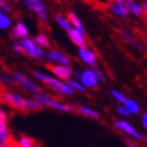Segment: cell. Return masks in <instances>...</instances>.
I'll return each mask as SVG.
<instances>
[{
  "mask_svg": "<svg viewBox=\"0 0 147 147\" xmlns=\"http://www.w3.org/2000/svg\"><path fill=\"white\" fill-rule=\"evenodd\" d=\"M34 76L36 78H38V79H40L41 81H43L46 85L49 86V88L54 89V90L60 92V94H63V95H71L74 92L71 87H69V86L64 84V83L60 82L58 80L53 79L51 77H47L45 75H42V74H39V73H34Z\"/></svg>",
  "mask_w": 147,
  "mask_h": 147,
  "instance_id": "1",
  "label": "cell"
},
{
  "mask_svg": "<svg viewBox=\"0 0 147 147\" xmlns=\"http://www.w3.org/2000/svg\"><path fill=\"white\" fill-rule=\"evenodd\" d=\"M46 68L54 73L57 77H59L60 79L63 80H68L71 76V68L69 66H65V65H54L51 63H47L45 65Z\"/></svg>",
  "mask_w": 147,
  "mask_h": 147,
  "instance_id": "2",
  "label": "cell"
},
{
  "mask_svg": "<svg viewBox=\"0 0 147 147\" xmlns=\"http://www.w3.org/2000/svg\"><path fill=\"white\" fill-rule=\"evenodd\" d=\"M35 97H36V99L40 102V103H41V104L43 103V104H46L47 106H51V107L57 108V109H60V110H64V111H74V110H75L74 106L60 104V103H58L57 101H55V100H52V99L47 98V97H45V96L36 95Z\"/></svg>",
  "mask_w": 147,
  "mask_h": 147,
  "instance_id": "3",
  "label": "cell"
},
{
  "mask_svg": "<svg viewBox=\"0 0 147 147\" xmlns=\"http://www.w3.org/2000/svg\"><path fill=\"white\" fill-rule=\"evenodd\" d=\"M22 46L24 49L32 56V57H36V58H41L42 57V52L41 49H38L35 44V42L32 39H23L22 40Z\"/></svg>",
  "mask_w": 147,
  "mask_h": 147,
  "instance_id": "4",
  "label": "cell"
},
{
  "mask_svg": "<svg viewBox=\"0 0 147 147\" xmlns=\"http://www.w3.org/2000/svg\"><path fill=\"white\" fill-rule=\"evenodd\" d=\"M30 6V9L32 11H34L37 15L39 16L42 21H45L46 20V15H45V9H44V5L41 1H36V0H30L26 2Z\"/></svg>",
  "mask_w": 147,
  "mask_h": 147,
  "instance_id": "5",
  "label": "cell"
},
{
  "mask_svg": "<svg viewBox=\"0 0 147 147\" xmlns=\"http://www.w3.org/2000/svg\"><path fill=\"white\" fill-rule=\"evenodd\" d=\"M67 33L71 40L76 45L79 46L81 49H86V44H85V41H84V38H83V35L79 31L71 28L69 31H67Z\"/></svg>",
  "mask_w": 147,
  "mask_h": 147,
  "instance_id": "6",
  "label": "cell"
},
{
  "mask_svg": "<svg viewBox=\"0 0 147 147\" xmlns=\"http://www.w3.org/2000/svg\"><path fill=\"white\" fill-rule=\"evenodd\" d=\"M81 81L83 82V84L87 87H92L95 86L98 82V78L96 76L94 71H85L84 73L81 75Z\"/></svg>",
  "mask_w": 147,
  "mask_h": 147,
  "instance_id": "7",
  "label": "cell"
},
{
  "mask_svg": "<svg viewBox=\"0 0 147 147\" xmlns=\"http://www.w3.org/2000/svg\"><path fill=\"white\" fill-rule=\"evenodd\" d=\"M14 77H15V79L17 80L19 83H21L24 87L28 88L30 90H32V92H41V90H40V88H38L35 84H33V83H32L31 81L26 78V77L22 76L21 74H15V75H14Z\"/></svg>",
  "mask_w": 147,
  "mask_h": 147,
  "instance_id": "8",
  "label": "cell"
},
{
  "mask_svg": "<svg viewBox=\"0 0 147 147\" xmlns=\"http://www.w3.org/2000/svg\"><path fill=\"white\" fill-rule=\"evenodd\" d=\"M116 126L118 128L122 129V130H124L125 132L129 134V135H131L132 137H135L136 139H141V136L136 131L135 129H134V127H132L130 124H128V123L125 122V121H117Z\"/></svg>",
  "mask_w": 147,
  "mask_h": 147,
  "instance_id": "9",
  "label": "cell"
},
{
  "mask_svg": "<svg viewBox=\"0 0 147 147\" xmlns=\"http://www.w3.org/2000/svg\"><path fill=\"white\" fill-rule=\"evenodd\" d=\"M47 59L49 60H52V61H55V62H59V63H62V64H68L69 63V59L64 56L63 54L59 52H55V51H53V52H49L47 55H46Z\"/></svg>",
  "mask_w": 147,
  "mask_h": 147,
  "instance_id": "10",
  "label": "cell"
},
{
  "mask_svg": "<svg viewBox=\"0 0 147 147\" xmlns=\"http://www.w3.org/2000/svg\"><path fill=\"white\" fill-rule=\"evenodd\" d=\"M80 57H81V59H82L85 63H87V64L94 65L96 63V56L94 55L92 52H89V51L80 49Z\"/></svg>",
  "mask_w": 147,
  "mask_h": 147,
  "instance_id": "11",
  "label": "cell"
},
{
  "mask_svg": "<svg viewBox=\"0 0 147 147\" xmlns=\"http://www.w3.org/2000/svg\"><path fill=\"white\" fill-rule=\"evenodd\" d=\"M124 4H125V6L127 7V9H128L129 12H132L136 15L141 16L144 14L142 6L137 4L136 2H132V1H124Z\"/></svg>",
  "mask_w": 147,
  "mask_h": 147,
  "instance_id": "12",
  "label": "cell"
},
{
  "mask_svg": "<svg viewBox=\"0 0 147 147\" xmlns=\"http://www.w3.org/2000/svg\"><path fill=\"white\" fill-rule=\"evenodd\" d=\"M74 108H75V110H77V111H79V113H83V115H85V116L92 117V118H99V117H100L97 111L89 109V108L83 107V106H75Z\"/></svg>",
  "mask_w": 147,
  "mask_h": 147,
  "instance_id": "13",
  "label": "cell"
},
{
  "mask_svg": "<svg viewBox=\"0 0 147 147\" xmlns=\"http://www.w3.org/2000/svg\"><path fill=\"white\" fill-rule=\"evenodd\" d=\"M42 109V104L39 101H33V100H26L25 104V111H31V110H39Z\"/></svg>",
  "mask_w": 147,
  "mask_h": 147,
  "instance_id": "14",
  "label": "cell"
},
{
  "mask_svg": "<svg viewBox=\"0 0 147 147\" xmlns=\"http://www.w3.org/2000/svg\"><path fill=\"white\" fill-rule=\"evenodd\" d=\"M20 147H34L35 141L32 138L25 135H20V142H19Z\"/></svg>",
  "mask_w": 147,
  "mask_h": 147,
  "instance_id": "15",
  "label": "cell"
},
{
  "mask_svg": "<svg viewBox=\"0 0 147 147\" xmlns=\"http://www.w3.org/2000/svg\"><path fill=\"white\" fill-rule=\"evenodd\" d=\"M67 18H68V20H71V22L74 23V25L77 28V31H79L81 34H84V32H83V28H82V24L80 23V21H79V19L77 18V16L74 14V13H71V12H69L67 14Z\"/></svg>",
  "mask_w": 147,
  "mask_h": 147,
  "instance_id": "16",
  "label": "cell"
},
{
  "mask_svg": "<svg viewBox=\"0 0 147 147\" xmlns=\"http://www.w3.org/2000/svg\"><path fill=\"white\" fill-rule=\"evenodd\" d=\"M14 34H15L16 37L22 38V37H25L28 35V30H26V28L22 23L19 22V23H17L15 28H14Z\"/></svg>",
  "mask_w": 147,
  "mask_h": 147,
  "instance_id": "17",
  "label": "cell"
},
{
  "mask_svg": "<svg viewBox=\"0 0 147 147\" xmlns=\"http://www.w3.org/2000/svg\"><path fill=\"white\" fill-rule=\"evenodd\" d=\"M125 106H126V109L128 110V113H137L139 111L138 104L135 101H132V100H127L125 102Z\"/></svg>",
  "mask_w": 147,
  "mask_h": 147,
  "instance_id": "18",
  "label": "cell"
},
{
  "mask_svg": "<svg viewBox=\"0 0 147 147\" xmlns=\"http://www.w3.org/2000/svg\"><path fill=\"white\" fill-rule=\"evenodd\" d=\"M56 20L59 22V24L61 25L62 28H65V30H67V31H69L71 30V23L68 22V20H65L64 18H62L60 15H57L56 16Z\"/></svg>",
  "mask_w": 147,
  "mask_h": 147,
  "instance_id": "19",
  "label": "cell"
},
{
  "mask_svg": "<svg viewBox=\"0 0 147 147\" xmlns=\"http://www.w3.org/2000/svg\"><path fill=\"white\" fill-rule=\"evenodd\" d=\"M36 41H37V43H38V44H40V45L45 46V47H49V39H47L44 35H39V36L36 38Z\"/></svg>",
  "mask_w": 147,
  "mask_h": 147,
  "instance_id": "20",
  "label": "cell"
},
{
  "mask_svg": "<svg viewBox=\"0 0 147 147\" xmlns=\"http://www.w3.org/2000/svg\"><path fill=\"white\" fill-rule=\"evenodd\" d=\"M6 116L2 110L0 111V131L6 130Z\"/></svg>",
  "mask_w": 147,
  "mask_h": 147,
  "instance_id": "21",
  "label": "cell"
},
{
  "mask_svg": "<svg viewBox=\"0 0 147 147\" xmlns=\"http://www.w3.org/2000/svg\"><path fill=\"white\" fill-rule=\"evenodd\" d=\"M3 145H4L5 147H20L19 143L17 141H16L15 139L13 138L12 135H11V137H9V138L7 139V140H6V142Z\"/></svg>",
  "mask_w": 147,
  "mask_h": 147,
  "instance_id": "22",
  "label": "cell"
},
{
  "mask_svg": "<svg viewBox=\"0 0 147 147\" xmlns=\"http://www.w3.org/2000/svg\"><path fill=\"white\" fill-rule=\"evenodd\" d=\"M116 4H117V6H118V9L123 14V16L128 15V9H127V7L125 6L124 2H122V1H117Z\"/></svg>",
  "mask_w": 147,
  "mask_h": 147,
  "instance_id": "23",
  "label": "cell"
},
{
  "mask_svg": "<svg viewBox=\"0 0 147 147\" xmlns=\"http://www.w3.org/2000/svg\"><path fill=\"white\" fill-rule=\"evenodd\" d=\"M111 95L115 97V98L118 100V101L122 102V103H125L126 101H127V99L125 98V96H123L122 94H120L119 92H116V90H111Z\"/></svg>",
  "mask_w": 147,
  "mask_h": 147,
  "instance_id": "24",
  "label": "cell"
},
{
  "mask_svg": "<svg viewBox=\"0 0 147 147\" xmlns=\"http://www.w3.org/2000/svg\"><path fill=\"white\" fill-rule=\"evenodd\" d=\"M9 25V19L6 16L0 17V28H6Z\"/></svg>",
  "mask_w": 147,
  "mask_h": 147,
  "instance_id": "25",
  "label": "cell"
},
{
  "mask_svg": "<svg viewBox=\"0 0 147 147\" xmlns=\"http://www.w3.org/2000/svg\"><path fill=\"white\" fill-rule=\"evenodd\" d=\"M68 83H69V85L73 86V87H75V88H77L78 90H80V92H85V88L82 87V86L80 85V84H78L77 82H75V81H71V80H68Z\"/></svg>",
  "mask_w": 147,
  "mask_h": 147,
  "instance_id": "26",
  "label": "cell"
},
{
  "mask_svg": "<svg viewBox=\"0 0 147 147\" xmlns=\"http://www.w3.org/2000/svg\"><path fill=\"white\" fill-rule=\"evenodd\" d=\"M14 47H15V49L17 51V52H19L20 54H22V55H26L28 54V52L24 49V47L22 45H19V44H15L14 45Z\"/></svg>",
  "mask_w": 147,
  "mask_h": 147,
  "instance_id": "27",
  "label": "cell"
},
{
  "mask_svg": "<svg viewBox=\"0 0 147 147\" xmlns=\"http://www.w3.org/2000/svg\"><path fill=\"white\" fill-rule=\"evenodd\" d=\"M125 141H126V143H127V145H128L129 147H139V145L137 144L136 142L131 141V140H129V139L126 138V139H125Z\"/></svg>",
  "mask_w": 147,
  "mask_h": 147,
  "instance_id": "28",
  "label": "cell"
},
{
  "mask_svg": "<svg viewBox=\"0 0 147 147\" xmlns=\"http://www.w3.org/2000/svg\"><path fill=\"white\" fill-rule=\"evenodd\" d=\"M118 111H119L121 115H124V116H128V115H129L128 110L126 109V108H124V107H118Z\"/></svg>",
  "mask_w": 147,
  "mask_h": 147,
  "instance_id": "29",
  "label": "cell"
},
{
  "mask_svg": "<svg viewBox=\"0 0 147 147\" xmlns=\"http://www.w3.org/2000/svg\"><path fill=\"white\" fill-rule=\"evenodd\" d=\"M0 6H1L4 11H6V12H9V7L7 6V4H6L4 1H0Z\"/></svg>",
  "mask_w": 147,
  "mask_h": 147,
  "instance_id": "30",
  "label": "cell"
},
{
  "mask_svg": "<svg viewBox=\"0 0 147 147\" xmlns=\"http://www.w3.org/2000/svg\"><path fill=\"white\" fill-rule=\"evenodd\" d=\"M143 13L145 14V16H146V18H147V2H144L143 3Z\"/></svg>",
  "mask_w": 147,
  "mask_h": 147,
  "instance_id": "31",
  "label": "cell"
},
{
  "mask_svg": "<svg viewBox=\"0 0 147 147\" xmlns=\"http://www.w3.org/2000/svg\"><path fill=\"white\" fill-rule=\"evenodd\" d=\"M143 125L147 128V113H145V116L143 117Z\"/></svg>",
  "mask_w": 147,
  "mask_h": 147,
  "instance_id": "32",
  "label": "cell"
},
{
  "mask_svg": "<svg viewBox=\"0 0 147 147\" xmlns=\"http://www.w3.org/2000/svg\"><path fill=\"white\" fill-rule=\"evenodd\" d=\"M144 140L146 141V143H147V137H144Z\"/></svg>",
  "mask_w": 147,
  "mask_h": 147,
  "instance_id": "33",
  "label": "cell"
},
{
  "mask_svg": "<svg viewBox=\"0 0 147 147\" xmlns=\"http://www.w3.org/2000/svg\"><path fill=\"white\" fill-rule=\"evenodd\" d=\"M0 147H5V146H4L3 144H0Z\"/></svg>",
  "mask_w": 147,
  "mask_h": 147,
  "instance_id": "34",
  "label": "cell"
},
{
  "mask_svg": "<svg viewBox=\"0 0 147 147\" xmlns=\"http://www.w3.org/2000/svg\"><path fill=\"white\" fill-rule=\"evenodd\" d=\"M34 147H39V146H37V145H35V146Z\"/></svg>",
  "mask_w": 147,
  "mask_h": 147,
  "instance_id": "35",
  "label": "cell"
},
{
  "mask_svg": "<svg viewBox=\"0 0 147 147\" xmlns=\"http://www.w3.org/2000/svg\"><path fill=\"white\" fill-rule=\"evenodd\" d=\"M1 16H2V15H1V13H0V17H1Z\"/></svg>",
  "mask_w": 147,
  "mask_h": 147,
  "instance_id": "36",
  "label": "cell"
},
{
  "mask_svg": "<svg viewBox=\"0 0 147 147\" xmlns=\"http://www.w3.org/2000/svg\"><path fill=\"white\" fill-rule=\"evenodd\" d=\"M0 111H1V109H0Z\"/></svg>",
  "mask_w": 147,
  "mask_h": 147,
  "instance_id": "37",
  "label": "cell"
}]
</instances>
